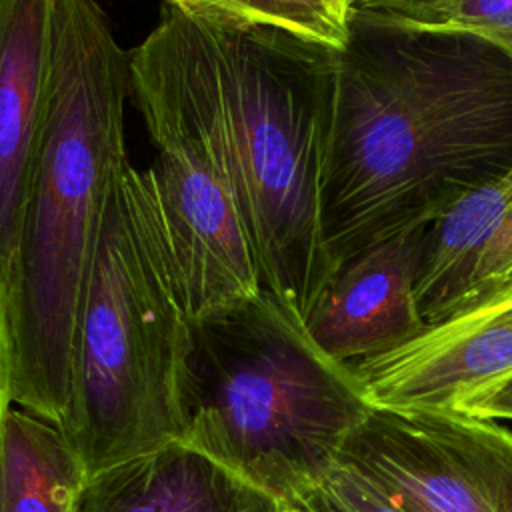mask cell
Listing matches in <instances>:
<instances>
[{"instance_id":"cell-1","label":"cell","mask_w":512,"mask_h":512,"mask_svg":"<svg viewBox=\"0 0 512 512\" xmlns=\"http://www.w3.org/2000/svg\"><path fill=\"white\" fill-rule=\"evenodd\" d=\"M512 166V62L450 32L352 20L332 54L324 234L338 268Z\"/></svg>"},{"instance_id":"cell-2","label":"cell","mask_w":512,"mask_h":512,"mask_svg":"<svg viewBox=\"0 0 512 512\" xmlns=\"http://www.w3.org/2000/svg\"><path fill=\"white\" fill-rule=\"evenodd\" d=\"M130 56L96 0H62L12 314V398L60 426L104 210L128 162Z\"/></svg>"},{"instance_id":"cell-3","label":"cell","mask_w":512,"mask_h":512,"mask_svg":"<svg viewBox=\"0 0 512 512\" xmlns=\"http://www.w3.org/2000/svg\"><path fill=\"white\" fill-rule=\"evenodd\" d=\"M188 344L152 168L126 162L104 210L58 426L88 478L180 438Z\"/></svg>"},{"instance_id":"cell-4","label":"cell","mask_w":512,"mask_h":512,"mask_svg":"<svg viewBox=\"0 0 512 512\" xmlns=\"http://www.w3.org/2000/svg\"><path fill=\"white\" fill-rule=\"evenodd\" d=\"M370 406L352 368L266 290L190 322L180 440L282 502L320 484Z\"/></svg>"},{"instance_id":"cell-5","label":"cell","mask_w":512,"mask_h":512,"mask_svg":"<svg viewBox=\"0 0 512 512\" xmlns=\"http://www.w3.org/2000/svg\"><path fill=\"white\" fill-rule=\"evenodd\" d=\"M204 28L262 288L304 322L338 272L322 214L334 52L270 30Z\"/></svg>"},{"instance_id":"cell-6","label":"cell","mask_w":512,"mask_h":512,"mask_svg":"<svg viewBox=\"0 0 512 512\" xmlns=\"http://www.w3.org/2000/svg\"><path fill=\"white\" fill-rule=\"evenodd\" d=\"M130 96L158 156L150 166L188 320L238 306L262 282L224 126L206 28L164 6L128 52Z\"/></svg>"},{"instance_id":"cell-7","label":"cell","mask_w":512,"mask_h":512,"mask_svg":"<svg viewBox=\"0 0 512 512\" xmlns=\"http://www.w3.org/2000/svg\"><path fill=\"white\" fill-rule=\"evenodd\" d=\"M336 460L400 512H512V430L496 420L370 406Z\"/></svg>"},{"instance_id":"cell-8","label":"cell","mask_w":512,"mask_h":512,"mask_svg":"<svg viewBox=\"0 0 512 512\" xmlns=\"http://www.w3.org/2000/svg\"><path fill=\"white\" fill-rule=\"evenodd\" d=\"M60 10L62 0H0V326L10 338Z\"/></svg>"},{"instance_id":"cell-9","label":"cell","mask_w":512,"mask_h":512,"mask_svg":"<svg viewBox=\"0 0 512 512\" xmlns=\"http://www.w3.org/2000/svg\"><path fill=\"white\" fill-rule=\"evenodd\" d=\"M372 406L456 410L512 378V280L408 344L350 366Z\"/></svg>"},{"instance_id":"cell-10","label":"cell","mask_w":512,"mask_h":512,"mask_svg":"<svg viewBox=\"0 0 512 512\" xmlns=\"http://www.w3.org/2000/svg\"><path fill=\"white\" fill-rule=\"evenodd\" d=\"M432 222H414L338 268L304 320L328 358L354 366L408 344L428 326L416 282Z\"/></svg>"},{"instance_id":"cell-11","label":"cell","mask_w":512,"mask_h":512,"mask_svg":"<svg viewBox=\"0 0 512 512\" xmlns=\"http://www.w3.org/2000/svg\"><path fill=\"white\" fill-rule=\"evenodd\" d=\"M512 280V166L458 198L426 238L418 308L436 324Z\"/></svg>"},{"instance_id":"cell-12","label":"cell","mask_w":512,"mask_h":512,"mask_svg":"<svg viewBox=\"0 0 512 512\" xmlns=\"http://www.w3.org/2000/svg\"><path fill=\"white\" fill-rule=\"evenodd\" d=\"M76 512H284V502L178 438L88 478Z\"/></svg>"},{"instance_id":"cell-13","label":"cell","mask_w":512,"mask_h":512,"mask_svg":"<svg viewBox=\"0 0 512 512\" xmlns=\"http://www.w3.org/2000/svg\"><path fill=\"white\" fill-rule=\"evenodd\" d=\"M86 470L62 430L20 406L0 430V512H76Z\"/></svg>"},{"instance_id":"cell-14","label":"cell","mask_w":512,"mask_h":512,"mask_svg":"<svg viewBox=\"0 0 512 512\" xmlns=\"http://www.w3.org/2000/svg\"><path fill=\"white\" fill-rule=\"evenodd\" d=\"M356 0H166V6L212 28L270 30L340 52L352 36Z\"/></svg>"},{"instance_id":"cell-15","label":"cell","mask_w":512,"mask_h":512,"mask_svg":"<svg viewBox=\"0 0 512 512\" xmlns=\"http://www.w3.org/2000/svg\"><path fill=\"white\" fill-rule=\"evenodd\" d=\"M354 22L478 38L512 62V0H356Z\"/></svg>"},{"instance_id":"cell-16","label":"cell","mask_w":512,"mask_h":512,"mask_svg":"<svg viewBox=\"0 0 512 512\" xmlns=\"http://www.w3.org/2000/svg\"><path fill=\"white\" fill-rule=\"evenodd\" d=\"M308 496L326 512H400L362 476L338 460Z\"/></svg>"},{"instance_id":"cell-17","label":"cell","mask_w":512,"mask_h":512,"mask_svg":"<svg viewBox=\"0 0 512 512\" xmlns=\"http://www.w3.org/2000/svg\"><path fill=\"white\" fill-rule=\"evenodd\" d=\"M456 412H466L488 420H512V378L470 396L456 408Z\"/></svg>"},{"instance_id":"cell-18","label":"cell","mask_w":512,"mask_h":512,"mask_svg":"<svg viewBox=\"0 0 512 512\" xmlns=\"http://www.w3.org/2000/svg\"><path fill=\"white\" fill-rule=\"evenodd\" d=\"M14 406L12 398V342L10 334L0 328V430L6 412Z\"/></svg>"},{"instance_id":"cell-19","label":"cell","mask_w":512,"mask_h":512,"mask_svg":"<svg viewBox=\"0 0 512 512\" xmlns=\"http://www.w3.org/2000/svg\"><path fill=\"white\" fill-rule=\"evenodd\" d=\"M284 512H326L318 502H314L310 496L294 500V502H284Z\"/></svg>"},{"instance_id":"cell-20","label":"cell","mask_w":512,"mask_h":512,"mask_svg":"<svg viewBox=\"0 0 512 512\" xmlns=\"http://www.w3.org/2000/svg\"><path fill=\"white\" fill-rule=\"evenodd\" d=\"M354 4H356V2H354Z\"/></svg>"}]
</instances>
